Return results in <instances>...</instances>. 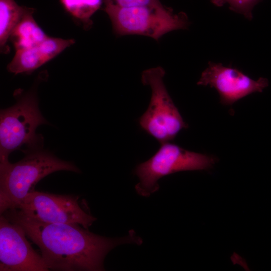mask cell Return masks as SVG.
Wrapping results in <instances>:
<instances>
[{
	"instance_id": "obj_4",
	"label": "cell",
	"mask_w": 271,
	"mask_h": 271,
	"mask_svg": "<svg viewBox=\"0 0 271 271\" xmlns=\"http://www.w3.org/2000/svg\"><path fill=\"white\" fill-rule=\"evenodd\" d=\"M104 10L119 36L139 35L158 41L168 32L187 29L190 24L186 13L175 14L162 4L129 8L105 6Z\"/></svg>"
},
{
	"instance_id": "obj_2",
	"label": "cell",
	"mask_w": 271,
	"mask_h": 271,
	"mask_svg": "<svg viewBox=\"0 0 271 271\" xmlns=\"http://www.w3.org/2000/svg\"><path fill=\"white\" fill-rule=\"evenodd\" d=\"M25 154L15 163L0 164V214L17 209L34 185L47 175L59 171L80 172L72 163L42 149Z\"/></svg>"
},
{
	"instance_id": "obj_10",
	"label": "cell",
	"mask_w": 271,
	"mask_h": 271,
	"mask_svg": "<svg viewBox=\"0 0 271 271\" xmlns=\"http://www.w3.org/2000/svg\"><path fill=\"white\" fill-rule=\"evenodd\" d=\"M74 43L73 39L48 37L36 46L16 50L8 69L15 74L32 72Z\"/></svg>"
},
{
	"instance_id": "obj_7",
	"label": "cell",
	"mask_w": 271,
	"mask_h": 271,
	"mask_svg": "<svg viewBox=\"0 0 271 271\" xmlns=\"http://www.w3.org/2000/svg\"><path fill=\"white\" fill-rule=\"evenodd\" d=\"M78 196L31 190L17 209L24 215L48 223H75L88 229L96 218L85 211Z\"/></svg>"
},
{
	"instance_id": "obj_9",
	"label": "cell",
	"mask_w": 271,
	"mask_h": 271,
	"mask_svg": "<svg viewBox=\"0 0 271 271\" xmlns=\"http://www.w3.org/2000/svg\"><path fill=\"white\" fill-rule=\"evenodd\" d=\"M268 83L267 78L254 80L236 68L209 62L197 84L215 88L221 103L231 105L251 93L262 92Z\"/></svg>"
},
{
	"instance_id": "obj_6",
	"label": "cell",
	"mask_w": 271,
	"mask_h": 271,
	"mask_svg": "<svg viewBox=\"0 0 271 271\" xmlns=\"http://www.w3.org/2000/svg\"><path fill=\"white\" fill-rule=\"evenodd\" d=\"M165 75L161 66L143 72L142 82L151 88V97L147 110L139 119L141 128L161 144L170 142L188 127L166 89Z\"/></svg>"
},
{
	"instance_id": "obj_5",
	"label": "cell",
	"mask_w": 271,
	"mask_h": 271,
	"mask_svg": "<svg viewBox=\"0 0 271 271\" xmlns=\"http://www.w3.org/2000/svg\"><path fill=\"white\" fill-rule=\"evenodd\" d=\"M216 161L214 157L189 151L170 142L161 144L151 158L136 166L134 173L139 182L136 190L149 197L159 190L158 181L162 177L178 172L209 169Z\"/></svg>"
},
{
	"instance_id": "obj_14",
	"label": "cell",
	"mask_w": 271,
	"mask_h": 271,
	"mask_svg": "<svg viewBox=\"0 0 271 271\" xmlns=\"http://www.w3.org/2000/svg\"><path fill=\"white\" fill-rule=\"evenodd\" d=\"M216 7H222L228 4L230 10L242 15L246 19H253L252 10L254 7L262 0H210Z\"/></svg>"
},
{
	"instance_id": "obj_1",
	"label": "cell",
	"mask_w": 271,
	"mask_h": 271,
	"mask_svg": "<svg viewBox=\"0 0 271 271\" xmlns=\"http://www.w3.org/2000/svg\"><path fill=\"white\" fill-rule=\"evenodd\" d=\"M3 215L21 226L27 236L36 244L49 269L62 271L104 270V259L115 247L142 242L135 232L121 238H109L90 232L75 223H48L30 218L18 209Z\"/></svg>"
},
{
	"instance_id": "obj_11",
	"label": "cell",
	"mask_w": 271,
	"mask_h": 271,
	"mask_svg": "<svg viewBox=\"0 0 271 271\" xmlns=\"http://www.w3.org/2000/svg\"><path fill=\"white\" fill-rule=\"evenodd\" d=\"M33 13L28 8L11 33L10 38L16 50L36 46L49 37L35 21Z\"/></svg>"
},
{
	"instance_id": "obj_3",
	"label": "cell",
	"mask_w": 271,
	"mask_h": 271,
	"mask_svg": "<svg viewBox=\"0 0 271 271\" xmlns=\"http://www.w3.org/2000/svg\"><path fill=\"white\" fill-rule=\"evenodd\" d=\"M0 164L9 161L13 152L26 147V153L41 149L43 145L42 135L36 130L47 121L42 115L34 90L18 96L12 106L1 110Z\"/></svg>"
},
{
	"instance_id": "obj_12",
	"label": "cell",
	"mask_w": 271,
	"mask_h": 271,
	"mask_svg": "<svg viewBox=\"0 0 271 271\" xmlns=\"http://www.w3.org/2000/svg\"><path fill=\"white\" fill-rule=\"evenodd\" d=\"M28 9L15 0H0V45L5 48L11 33Z\"/></svg>"
},
{
	"instance_id": "obj_13",
	"label": "cell",
	"mask_w": 271,
	"mask_h": 271,
	"mask_svg": "<svg viewBox=\"0 0 271 271\" xmlns=\"http://www.w3.org/2000/svg\"><path fill=\"white\" fill-rule=\"evenodd\" d=\"M102 2V0H61L66 11L87 27L91 26V18L100 8Z\"/></svg>"
},
{
	"instance_id": "obj_8",
	"label": "cell",
	"mask_w": 271,
	"mask_h": 271,
	"mask_svg": "<svg viewBox=\"0 0 271 271\" xmlns=\"http://www.w3.org/2000/svg\"><path fill=\"white\" fill-rule=\"evenodd\" d=\"M23 228L0 217V271H48L41 254L34 249Z\"/></svg>"
},
{
	"instance_id": "obj_15",
	"label": "cell",
	"mask_w": 271,
	"mask_h": 271,
	"mask_svg": "<svg viewBox=\"0 0 271 271\" xmlns=\"http://www.w3.org/2000/svg\"><path fill=\"white\" fill-rule=\"evenodd\" d=\"M105 6L129 8L162 5L159 0H102Z\"/></svg>"
}]
</instances>
